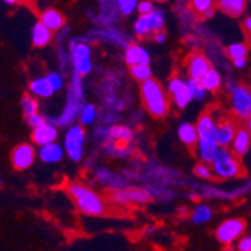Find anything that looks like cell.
<instances>
[{
  "label": "cell",
  "instance_id": "6da1fadb",
  "mask_svg": "<svg viewBox=\"0 0 251 251\" xmlns=\"http://www.w3.org/2000/svg\"><path fill=\"white\" fill-rule=\"evenodd\" d=\"M68 194L75 203L80 212L86 215H94V217H102L108 215L110 209L113 208L108 204L107 199L90 190L89 187L83 184H70L68 185Z\"/></svg>",
  "mask_w": 251,
  "mask_h": 251
},
{
  "label": "cell",
  "instance_id": "7a4b0ae2",
  "mask_svg": "<svg viewBox=\"0 0 251 251\" xmlns=\"http://www.w3.org/2000/svg\"><path fill=\"white\" fill-rule=\"evenodd\" d=\"M142 102L145 108L149 111L152 118H164L169 113V95L166 94L161 83L149 78L142 83L140 87Z\"/></svg>",
  "mask_w": 251,
  "mask_h": 251
},
{
  "label": "cell",
  "instance_id": "3957f363",
  "mask_svg": "<svg viewBox=\"0 0 251 251\" xmlns=\"http://www.w3.org/2000/svg\"><path fill=\"white\" fill-rule=\"evenodd\" d=\"M212 170L220 177H236L242 175V167L238 156L226 146H221L212 161Z\"/></svg>",
  "mask_w": 251,
  "mask_h": 251
},
{
  "label": "cell",
  "instance_id": "277c9868",
  "mask_svg": "<svg viewBox=\"0 0 251 251\" xmlns=\"http://www.w3.org/2000/svg\"><path fill=\"white\" fill-rule=\"evenodd\" d=\"M247 229V224L244 220L241 218H232V220H227L224 221L215 232L217 239L224 244V245H229L233 241H236L239 236H242V233Z\"/></svg>",
  "mask_w": 251,
  "mask_h": 251
},
{
  "label": "cell",
  "instance_id": "5b68a950",
  "mask_svg": "<svg viewBox=\"0 0 251 251\" xmlns=\"http://www.w3.org/2000/svg\"><path fill=\"white\" fill-rule=\"evenodd\" d=\"M81 86H80V75L77 74L73 80V84H71V89H70V94H68V105H66V110L63 113V116L60 118V122L62 125L71 122L77 113L81 111Z\"/></svg>",
  "mask_w": 251,
  "mask_h": 251
},
{
  "label": "cell",
  "instance_id": "8992f818",
  "mask_svg": "<svg viewBox=\"0 0 251 251\" xmlns=\"http://www.w3.org/2000/svg\"><path fill=\"white\" fill-rule=\"evenodd\" d=\"M238 116H226L221 118V121L217 124V131H215V137H217V142L220 146H229L233 139H235V134L238 131V126L241 125L238 122Z\"/></svg>",
  "mask_w": 251,
  "mask_h": 251
},
{
  "label": "cell",
  "instance_id": "52a82bcc",
  "mask_svg": "<svg viewBox=\"0 0 251 251\" xmlns=\"http://www.w3.org/2000/svg\"><path fill=\"white\" fill-rule=\"evenodd\" d=\"M232 107L239 119H248L251 115V90L244 86L236 87L232 95Z\"/></svg>",
  "mask_w": 251,
  "mask_h": 251
},
{
  "label": "cell",
  "instance_id": "ba28073f",
  "mask_svg": "<svg viewBox=\"0 0 251 251\" xmlns=\"http://www.w3.org/2000/svg\"><path fill=\"white\" fill-rule=\"evenodd\" d=\"M83 142H84V131L81 126H73L66 134L65 148L66 152L74 161H78L83 155Z\"/></svg>",
  "mask_w": 251,
  "mask_h": 251
},
{
  "label": "cell",
  "instance_id": "9c48e42d",
  "mask_svg": "<svg viewBox=\"0 0 251 251\" xmlns=\"http://www.w3.org/2000/svg\"><path fill=\"white\" fill-rule=\"evenodd\" d=\"M169 92H170L173 101L176 102V105L179 108L187 107V104L193 100L191 90H190V84L184 83L177 77L170 78V81H169Z\"/></svg>",
  "mask_w": 251,
  "mask_h": 251
},
{
  "label": "cell",
  "instance_id": "30bf717a",
  "mask_svg": "<svg viewBox=\"0 0 251 251\" xmlns=\"http://www.w3.org/2000/svg\"><path fill=\"white\" fill-rule=\"evenodd\" d=\"M35 149L30 145H18L11 152V163L15 170H26L33 164Z\"/></svg>",
  "mask_w": 251,
  "mask_h": 251
},
{
  "label": "cell",
  "instance_id": "8fae6325",
  "mask_svg": "<svg viewBox=\"0 0 251 251\" xmlns=\"http://www.w3.org/2000/svg\"><path fill=\"white\" fill-rule=\"evenodd\" d=\"M108 200L119 204V206H126V204L145 203L149 200V196L140 190H126V191H111Z\"/></svg>",
  "mask_w": 251,
  "mask_h": 251
},
{
  "label": "cell",
  "instance_id": "7c38bea8",
  "mask_svg": "<svg viewBox=\"0 0 251 251\" xmlns=\"http://www.w3.org/2000/svg\"><path fill=\"white\" fill-rule=\"evenodd\" d=\"M185 62H187V70H188V74H190L191 78H199L200 80L204 74L211 70L209 60L199 51H194V53L188 54Z\"/></svg>",
  "mask_w": 251,
  "mask_h": 251
},
{
  "label": "cell",
  "instance_id": "4fadbf2b",
  "mask_svg": "<svg viewBox=\"0 0 251 251\" xmlns=\"http://www.w3.org/2000/svg\"><path fill=\"white\" fill-rule=\"evenodd\" d=\"M218 142L215 135H209V137H201L199 139V155L203 159L204 163H212L214 158L218 152Z\"/></svg>",
  "mask_w": 251,
  "mask_h": 251
},
{
  "label": "cell",
  "instance_id": "5bb4252c",
  "mask_svg": "<svg viewBox=\"0 0 251 251\" xmlns=\"http://www.w3.org/2000/svg\"><path fill=\"white\" fill-rule=\"evenodd\" d=\"M89 54H90V50L87 45L84 44H80L74 49V65H75V71L78 75H86L92 65H90V59H89Z\"/></svg>",
  "mask_w": 251,
  "mask_h": 251
},
{
  "label": "cell",
  "instance_id": "9a60e30c",
  "mask_svg": "<svg viewBox=\"0 0 251 251\" xmlns=\"http://www.w3.org/2000/svg\"><path fill=\"white\" fill-rule=\"evenodd\" d=\"M250 135L251 134H250L247 125H239L238 126L235 139L232 142V151L238 158L244 156L248 152V149H250Z\"/></svg>",
  "mask_w": 251,
  "mask_h": 251
},
{
  "label": "cell",
  "instance_id": "2e32d148",
  "mask_svg": "<svg viewBox=\"0 0 251 251\" xmlns=\"http://www.w3.org/2000/svg\"><path fill=\"white\" fill-rule=\"evenodd\" d=\"M57 137V131L54 126L49 125V124H44L41 126H36L32 132V140L35 145L38 146H44V145H49L53 143Z\"/></svg>",
  "mask_w": 251,
  "mask_h": 251
},
{
  "label": "cell",
  "instance_id": "e0dca14e",
  "mask_svg": "<svg viewBox=\"0 0 251 251\" xmlns=\"http://www.w3.org/2000/svg\"><path fill=\"white\" fill-rule=\"evenodd\" d=\"M190 9L199 18H208L214 15L217 0H188Z\"/></svg>",
  "mask_w": 251,
  "mask_h": 251
},
{
  "label": "cell",
  "instance_id": "ac0fdd59",
  "mask_svg": "<svg viewBox=\"0 0 251 251\" xmlns=\"http://www.w3.org/2000/svg\"><path fill=\"white\" fill-rule=\"evenodd\" d=\"M197 132H199V139L201 137H209V135H215L217 131V124L214 122L212 116H211V111L206 110L203 115L199 118L197 121Z\"/></svg>",
  "mask_w": 251,
  "mask_h": 251
},
{
  "label": "cell",
  "instance_id": "d6986e66",
  "mask_svg": "<svg viewBox=\"0 0 251 251\" xmlns=\"http://www.w3.org/2000/svg\"><path fill=\"white\" fill-rule=\"evenodd\" d=\"M217 6L227 15L239 17L245 11L247 0H217Z\"/></svg>",
  "mask_w": 251,
  "mask_h": 251
},
{
  "label": "cell",
  "instance_id": "ffe728a7",
  "mask_svg": "<svg viewBox=\"0 0 251 251\" xmlns=\"http://www.w3.org/2000/svg\"><path fill=\"white\" fill-rule=\"evenodd\" d=\"M51 29L47 27L42 21L36 23L32 32V42L35 47H45L51 41Z\"/></svg>",
  "mask_w": 251,
  "mask_h": 251
},
{
  "label": "cell",
  "instance_id": "44dd1931",
  "mask_svg": "<svg viewBox=\"0 0 251 251\" xmlns=\"http://www.w3.org/2000/svg\"><path fill=\"white\" fill-rule=\"evenodd\" d=\"M125 59L129 66L149 63V54L145 49L140 47V45H129L126 50V54H125Z\"/></svg>",
  "mask_w": 251,
  "mask_h": 251
},
{
  "label": "cell",
  "instance_id": "7402d4cb",
  "mask_svg": "<svg viewBox=\"0 0 251 251\" xmlns=\"http://www.w3.org/2000/svg\"><path fill=\"white\" fill-rule=\"evenodd\" d=\"M179 139L182 140V143H185L190 149H194L199 140V132H197V126L191 125V124H182L179 128Z\"/></svg>",
  "mask_w": 251,
  "mask_h": 251
},
{
  "label": "cell",
  "instance_id": "603a6c76",
  "mask_svg": "<svg viewBox=\"0 0 251 251\" xmlns=\"http://www.w3.org/2000/svg\"><path fill=\"white\" fill-rule=\"evenodd\" d=\"M41 21H42L47 27H50L51 30H59V29H62L63 25H65V18H63V15H62L59 11H56V9H47L45 12H42Z\"/></svg>",
  "mask_w": 251,
  "mask_h": 251
},
{
  "label": "cell",
  "instance_id": "cb8c5ba5",
  "mask_svg": "<svg viewBox=\"0 0 251 251\" xmlns=\"http://www.w3.org/2000/svg\"><path fill=\"white\" fill-rule=\"evenodd\" d=\"M110 135L111 139L115 140L116 148H126V145L131 142L132 139V131L126 126H113L110 129Z\"/></svg>",
  "mask_w": 251,
  "mask_h": 251
},
{
  "label": "cell",
  "instance_id": "d4e9b609",
  "mask_svg": "<svg viewBox=\"0 0 251 251\" xmlns=\"http://www.w3.org/2000/svg\"><path fill=\"white\" fill-rule=\"evenodd\" d=\"M30 90L35 95H38V97L49 98V97L53 95L54 87L51 86L49 78H36V80H33L30 83Z\"/></svg>",
  "mask_w": 251,
  "mask_h": 251
},
{
  "label": "cell",
  "instance_id": "484cf974",
  "mask_svg": "<svg viewBox=\"0 0 251 251\" xmlns=\"http://www.w3.org/2000/svg\"><path fill=\"white\" fill-rule=\"evenodd\" d=\"M39 155H41V159L45 163H56L62 158V149L54 143H49L42 146Z\"/></svg>",
  "mask_w": 251,
  "mask_h": 251
},
{
  "label": "cell",
  "instance_id": "4316f807",
  "mask_svg": "<svg viewBox=\"0 0 251 251\" xmlns=\"http://www.w3.org/2000/svg\"><path fill=\"white\" fill-rule=\"evenodd\" d=\"M134 32L139 38H148L151 33H153L152 30V23H151V15H142L139 20L135 21L134 25Z\"/></svg>",
  "mask_w": 251,
  "mask_h": 251
},
{
  "label": "cell",
  "instance_id": "83f0119b",
  "mask_svg": "<svg viewBox=\"0 0 251 251\" xmlns=\"http://www.w3.org/2000/svg\"><path fill=\"white\" fill-rule=\"evenodd\" d=\"M200 81H201V84L204 86V89H206V90L215 92V90H218V87L221 84V77L215 70H212V68H211V70L200 78Z\"/></svg>",
  "mask_w": 251,
  "mask_h": 251
},
{
  "label": "cell",
  "instance_id": "f1b7e54d",
  "mask_svg": "<svg viewBox=\"0 0 251 251\" xmlns=\"http://www.w3.org/2000/svg\"><path fill=\"white\" fill-rule=\"evenodd\" d=\"M129 71H131V75L135 80H139L142 83L152 78V71H151V68H149L148 63H145V65H132Z\"/></svg>",
  "mask_w": 251,
  "mask_h": 251
},
{
  "label": "cell",
  "instance_id": "f546056e",
  "mask_svg": "<svg viewBox=\"0 0 251 251\" xmlns=\"http://www.w3.org/2000/svg\"><path fill=\"white\" fill-rule=\"evenodd\" d=\"M226 53H227V56H229L232 60L239 59V57H247V54H248V45L242 44V42L232 44V45H229V47L226 49Z\"/></svg>",
  "mask_w": 251,
  "mask_h": 251
},
{
  "label": "cell",
  "instance_id": "4dcf8cb0",
  "mask_svg": "<svg viewBox=\"0 0 251 251\" xmlns=\"http://www.w3.org/2000/svg\"><path fill=\"white\" fill-rule=\"evenodd\" d=\"M21 105H23V111H25L26 118L35 115V113L38 111V102H36V100H33V98L29 97V95H25V97H23Z\"/></svg>",
  "mask_w": 251,
  "mask_h": 251
},
{
  "label": "cell",
  "instance_id": "1f68e13d",
  "mask_svg": "<svg viewBox=\"0 0 251 251\" xmlns=\"http://www.w3.org/2000/svg\"><path fill=\"white\" fill-rule=\"evenodd\" d=\"M190 90H191V95L194 100H201L204 97V86L201 84V81L199 78H191L190 80Z\"/></svg>",
  "mask_w": 251,
  "mask_h": 251
},
{
  "label": "cell",
  "instance_id": "d6a6232c",
  "mask_svg": "<svg viewBox=\"0 0 251 251\" xmlns=\"http://www.w3.org/2000/svg\"><path fill=\"white\" fill-rule=\"evenodd\" d=\"M193 220L194 223H204V221H208L211 220V211L208 206H199L193 215Z\"/></svg>",
  "mask_w": 251,
  "mask_h": 251
},
{
  "label": "cell",
  "instance_id": "836d02e7",
  "mask_svg": "<svg viewBox=\"0 0 251 251\" xmlns=\"http://www.w3.org/2000/svg\"><path fill=\"white\" fill-rule=\"evenodd\" d=\"M95 107L94 105H86L83 110H81V116H80V119H81V124H90L94 119H95Z\"/></svg>",
  "mask_w": 251,
  "mask_h": 251
},
{
  "label": "cell",
  "instance_id": "e575fe53",
  "mask_svg": "<svg viewBox=\"0 0 251 251\" xmlns=\"http://www.w3.org/2000/svg\"><path fill=\"white\" fill-rule=\"evenodd\" d=\"M194 173L199 177H203V179H211L212 177V170L206 166V163H204V161L194 167Z\"/></svg>",
  "mask_w": 251,
  "mask_h": 251
},
{
  "label": "cell",
  "instance_id": "d590c367",
  "mask_svg": "<svg viewBox=\"0 0 251 251\" xmlns=\"http://www.w3.org/2000/svg\"><path fill=\"white\" fill-rule=\"evenodd\" d=\"M118 3H119V9L125 15H129L137 6V0H118Z\"/></svg>",
  "mask_w": 251,
  "mask_h": 251
},
{
  "label": "cell",
  "instance_id": "8d00e7d4",
  "mask_svg": "<svg viewBox=\"0 0 251 251\" xmlns=\"http://www.w3.org/2000/svg\"><path fill=\"white\" fill-rule=\"evenodd\" d=\"M27 122H29V125H32L33 128L41 126V125H44V124H45V122H44V119L38 115V113H35V115H32V116H27Z\"/></svg>",
  "mask_w": 251,
  "mask_h": 251
},
{
  "label": "cell",
  "instance_id": "74e56055",
  "mask_svg": "<svg viewBox=\"0 0 251 251\" xmlns=\"http://www.w3.org/2000/svg\"><path fill=\"white\" fill-rule=\"evenodd\" d=\"M137 9H139L140 15H148V14H151V12L153 11V8H152V3H151V2H142V3H139V6H137Z\"/></svg>",
  "mask_w": 251,
  "mask_h": 251
},
{
  "label": "cell",
  "instance_id": "f35d334b",
  "mask_svg": "<svg viewBox=\"0 0 251 251\" xmlns=\"http://www.w3.org/2000/svg\"><path fill=\"white\" fill-rule=\"evenodd\" d=\"M49 80H50L51 86L54 87V90H59V89L62 87V78H60V75H57V74H50V75H49Z\"/></svg>",
  "mask_w": 251,
  "mask_h": 251
},
{
  "label": "cell",
  "instance_id": "ab89813d",
  "mask_svg": "<svg viewBox=\"0 0 251 251\" xmlns=\"http://www.w3.org/2000/svg\"><path fill=\"white\" fill-rule=\"evenodd\" d=\"M238 250H241V251H251V238H242L238 242Z\"/></svg>",
  "mask_w": 251,
  "mask_h": 251
},
{
  "label": "cell",
  "instance_id": "60d3db41",
  "mask_svg": "<svg viewBox=\"0 0 251 251\" xmlns=\"http://www.w3.org/2000/svg\"><path fill=\"white\" fill-rule=\"evenodd\" d=\"M242 27H244V32L247 33V36H251V17H248V18L244 21Z\"/></svg>",
  "mask_w": 251,
  "mask_h": 251
},
{
  "label": "cell",
  "instance_id": "b9f144b4",
  "mask_svg": "<svg viewBox=\"0 0 251 251\" xmlns=\"http://www.w3.org/2000/svg\"><path fill=\"white\" fill-rule=\"evenodd\" d=\"M153 39H156L158 42H163V41L166 39V33H164L163 30H159V32H156V33H153Z\"/></svg>",
  "mask_w": 251,
  "mask_h": 251
},
{
  "label": "cell",
  "instance_id": "7bdbcfd3",
  "mask_svg": "<svg viewBox=\"0 0 251 251\" xmlns=\"http://www.w3.org/2000/svg\"><path fill=\"white\" fill-rule=\"evenodd\" d=\"M245 60H247L245 57H239V59H235V60H233V63H235V66H236V68H242V66L245 65Z\"/></svg>",
  "mask_w": 251,
  "mask_h": 251
},
{
  "label": "cell",
  "instance_id": "ee69618b",
  "mask_svg": "<svg viewBox=\"0 0 251 251\" xmlns=\"http://www.w3.org/2000/svg\"><path fill=\"white\" fill-rule=\"evenodd\" d=\"M247 128H248V131H250V134H251V116L247 119Z\"/></svg>",
  "mask_w": 251,
  "mask_h": 251
},
{
  "label": "cell",
  "instance_id": "f6af8a7d",
  "mask_svg": "<svg viewBox=\"0 0 251 251\" xmlns=\"http://www.w3.org/2000/svg\"><path fill=\"white\" fill-rule=\"evenodd\" d=\"M156 2H166V0H156Z\"/></svg>",
  "mask_w": 251,
  "mask_h": 251
}]
</instances>
